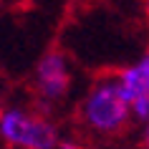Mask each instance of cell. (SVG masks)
<instances>
[{
  "mask_svg": "<svg viewBox=\"0 0 149 149\" xmlns=\"http://www.w3.org/2000/svg\"><path fill=\"white\" fill-rule=\"evenodd\" d=\"M76 121L94 139H116L129 129L134 116L116 73H104L86 86L76 106Z\"/></svg>",
  "mask_w": 149,
  "mask_h": 149,
  "instance_id": "1",
  "label": "cell"
},
{
  "mask_svg": "<svg viewBox=\"0 0 149 149\" xmlns=\"http://www.w3.org/2000/svg\"><path fill=\"white\" fill-rule=\"evenodd\" d=\"M141 8H144V15H147V20H149V0H141Z\"/></svg>",
  "mask_w": 149,
  "mask_h": 149,
  "instance_id": "7",
  "label": "cell"
},
{
  "mask_svg": "<svg viewBox=\"0 0 149 149\" xmlns=\"http://www.w3.org/2000/svg\"><path fill=\"white\" fill-rule=\"evenodd\" d=\"M119 86L126 104L132 106V116L139 124L149 121V48L136 58L116 71Z\"/></svg>",
  "mask_w": 149,
  "mask_h": 149,
  "instance_id": "4",
  "label": "cell"
},
{
  "mask_svg": "<svg viewBox=\"0 0 149 149\" xmlns=\"http://www.w3.org/2000/svg\"><path fill=\"white\" fill-rule=\"evenodd\" d=\"M63 139L48 111L13 101L0 114V141L5 149H56Z\"/></svg>",
  "mask_w": 149,
  "mask_h": 149,
  "instance_id": "2",
  "label": "cell"
},
{
  "mask_svg": "<svg viewBox=\"0 0 149 149\" xmlns=\"http://www.w3.org/2000/svg\"><path fill=\"white\" fill-rule=\"evenodd\" d=\"M31 88L36 96V106L51 111L61 106L73 88V63L63 51H46L36 61L31 76Z\"/></svg>",
  "mask_w": 149,
  "mask_h": 149,
  "instance_id": "3",
  "label": "cell"
},
{
  "mask_svg": "<svg viewBox=\"0 0 149 149\" xmlns=\"http://www.w3.org/2000/svg\"><path fill=\"white\" fill-rule=\"evenodd\" d=\"M141 147L149 149V121H147V124H141Z\"/></svg>",
  "mask_w": 149,
  "mask_h": 149,
  "instance_id": "6",
  "label": "cell"
},
{
  "mask_svg": "<svg viewBox=\"0 0 149 149\" xmlns=\"http://www.w3.org/2000/svg\"><path fill=\"white\" fill-rule=\"evenodd\" d=\"M56 149H88V147L79 139V136H63V139L56 144Z\"/></svg>",
  "mask_w": 149,
  "mask_h": 149,
  "instance_id": "5",
  "label": "cell"
}]
</instances>
